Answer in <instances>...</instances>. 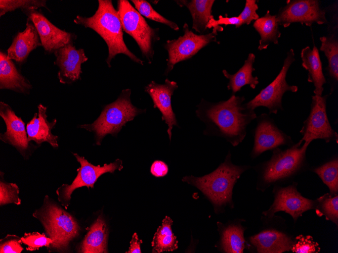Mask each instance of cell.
Wrapping results in <instances>:
<instances>
[{"instance_id": "1", "label": "cell", "mask_w": 338, "mask_h": 253, "mask_svg": "<svg viewBox=\"0 0 338 253\" xmlns=\"http://www.w3.org/2000/svg\"><path fill=\"white\" fill-rule=\"evenodd\" d=\"M243 96L232 95L226 100L208 102L202 98L197 106L196 116L205 125L203 134L221 137L233 146L244 139L248 125L257 116L243 104Z\"/></svg>"}, {"instance_id": "2", "label": "cell", "mask_w": 338, "mask_h": 253, "mask_svg": "<svg viewBox=\"0 0 338 253\" xmlns=\"http://www.w3.org/2000/svg\"><path fill=\"white\" fill-rule=\"evenodd\" d=\"M309 143L299 142L285 149L277 147L270 158L255 167L257 173V189L262 192L271 186L291 181L309 169L306 152Z\"/></svg>"}, {"instance_id": "3", "label": "cell", "mask_w": 338, "mask_h": 253, "mask_svg": "<svg viewBox=\"0 0 338 253\" xmlns=\"http://www.w3.org/2000/svg\"><path fill=\"white\" fill-rule=\"evenodd\" d=\"M250 167L249 165L234 164L229 151L224 161L210 173L201 177L186 176L182 181L199 189L212 202L218 214L223 212L227 207L234 208V186L241 175Z\"/></svg>"}, {"instance_id": "4", "label": "cell", "mask_w": 338, "mask_h": 253, "mask_svg": "<svg viewBox=\"0 0 338 253\" xmlns=\"http://www.w3.org/2000/svg\"><path fill=\"white\" fill-rule=\"evenodd\" d=\"M98 3V8L92 16L86 17L77 15L73 20L74 23L92 29L103 39L108 49L106 60L108 67H111L112 59L120 54L143 65V61L131 52L124 41L121 22L112 1L99 0Z\"/></svg>"}, {"instance_id": "5", "label": "cell", "mask_w": 338, "mask_h": 253, "mask_svg": "<svg viewBox=\"0 0 338 253\" xmlns=\"http://www.w3.org/2000/svg\"><path fill=\"white\" fill-rule=\"evenodd\" d=\"M131 93L130 89L123 90L115 101L105 106L93 123L79 126L80 128L95 133L97 144L100 145L103 138L108 134L116 135L128 122L145 111L133 105Z\"/></svg>"}, {"instance_id": "6", "label": "cell", "mask_w": 338, "mask_h": 253, "mask_svg": "<svg viewBox=\"0 0 338 253\" xmlns=\"http://www.w3.org/2000/svg\"><path fill=\"white\" fill-rule=\"evenodd\" d=\"M46 197L43 206L35 211L33 216L39 219L47 234L53 240L51 247L63 251L78 235L80 227L71 215Z\"/></svg>"}, {"instance_id": "7", "label": "cell", "mask_w": 338, "mask_h": 253, "mask_svg": "<svg viewBox=\"0 0 338 253\" xmlns=\"http://www.w3.org/2000/svg\"><path fill=\"white\" fill-rule=\"evenodd\" d=\"M263 228L249 237L246 248L258 253H283L291 251L294 237L288 230L286 221L274 215L262 216Z\"/></svg>"}, {"instance_id": "8", "label": "cell", "mask_w": 338, "mask_h": 253, "mask_svg": "<svg viewBox=\"0 0 338 253\" xmlns=\"http://www.w3.org/2000/svg\"><path fill=\"white\" fill-rule=\"evenodd\" d=\"M117 12L123 31L135 39L142 56L151 64L154 54V44L160 39L159 29L150 27L127 0L117 1Z\"/></svg>"}, {"instance_id": "9", "label": "cell", "mask_w": 338, "mask_h": 253, "mask_svg": "<svg viewBox=\"0 0 338 253\" xmlns=\"http://www.w3.org/2000/svg\"><path fill=\"white\" fill-rule=\"evenodd\" d=\"M294 50L291 48L287 53L282 67L279 73L265 88L251 100L245 103L246 107L252 110L259 107H264L269 110V114H276L279 111H283L282 97L285 92H295L298 90L296 85H291L286 80L287 72L295 61Z\"/></svg>"}, {"instance_id": "10", "label": "cell", "mask_w": 338, "mask_h": 253, "mask_svg": "<svg viewBox=\"0 0 338 253\" xmlns=\"http://www.w3.org/2000/svg\"><path fill=\"white\" fill-rule=\"evenodd\" d=\"M328 95L312 96L310 111L303 122L300 133L302 138L299 141L310 144L316 139H322L325 142L335 141L338 143V134L332 128L327 114L326 105Z\"/></svg>"}, {"instance_id": "11", "label": "cell", "mask_w": 338, "mask_h": 253, "mask_svg": "<svg viewBox=\"0 0 338 253\" xmlns=\"http://www.w3.org/2000/svg\"><path fill=\"white\" fill-rule=\"evenodd\" d=\"M298 185L297 182L293 181L286 186L274 185L273 201L268 210L262 212L263 216L271 217L277 212H284L291 216L295 223L305 212L315 210L316 199H311L303 196L298 190Z\"/></svg>"}, {"instance_id": "12", "label": "cell", "mask_w": 338, "mask_h": 253, "mask_svg": "<svg viewBox=\"0 0 338 253\" xmlns=\"http://www.w3.org/2000/svg\"><path fill=\"white\" fill-rule=\"evenodd\" d=\"M184 35L177 39L167 40L164 46L168 52L167 68L164 75H167L179 62L191 58L201 48L212 42H217V34L213 31L206 34H196L184 23Z\"/></svg>"}, {"instance_id": "13", "label": "cell", "mask_w": 338, "mask_h": 253, "mask_svg": "<svg viewBox=\"0 0 338 253\" xmlns=\"http://www.w3.org/2000/svg\"><path fill=\"white\" fill-rule=\"evenodd\" d=\"M73 155L80 165L77 170V175L70 185L63 184L56 191L58 200L66 209L71 199V195L75 189L83 186L93 188L94 184L102 174L112 173L116 170L120 171L123 168L122 161L120 159H117L109 164H105L103 166H94L84 157L77 154H73Z\"/></svg>"}, {"instance_id": "14", "label": "cell", "mask_w": 338, "mask_h": 253, "mask_svg": "<svg viewBox=\"0 0 338 253\" xmlns=\"http://www.w3.org/2000/svg\"><path fill=\"white\" fill-rule=\"evenodd\" d=\"M276 18L279 25L284 28L293 23L307 26L314 23L319 25L327 23L325 11L321 8L320 1L317 0L287 1L286 6L279 10Z\"/></svg>"}, {"instance_id": "15", "label": "cell", "mask_w": 338, "mask_h": 253, "mask_svg": "<svg viewBox=\"0 0 338 253\" xmlns=\"http://www.w3.org/2000/svg\"><path fill=\"white\" fill-rule=\"evenodd\" d=\"M256 119L257 125L254 131V145L250 154L252 159L281 145L290 147L294 144L291 137L280 129L268 114H262Z\"/></svg>"}, {"instance_id": "16", "label": "cell", "mask_w": 338, "mask_h": 253, "mask_svg": "<svg viewBox=\"0 0 338 253\" xmlns=\"http://www.w3.org/2000/svg\"><path fill=\"white\" fill-rule=\"evenodd\" d=\"M33 23L39 35L41 46L49 53L72 43L76 36L59 29L52 24L41 13L36 10L23 11Z\"/></svg>"}, {"instance_id": "17", "label": "cell", "mask_w": 338, "mask_h": 253, "mask_svg": "<svg viewBox=\"0 0 338 253\" xmlns=\"http://www.w3.org/2000/svg\"><path fill=\"white\" fill-rule=\"evenodd\" d=\"M54 54L56 57L54 64L59 68L58 77L61 83L69 84L80 79L81 64L88 59L83 49H76L72 42Z\"/></svg>"}, {"instance_id": "18", "label": "cell", "mask_w": 338, "mask_h": 253, "mask_svg": "<svg viewBox=\"0 0 338 253\" xmlns=\"http://www.w3.org/2000/svg\"><path fill=\"white\" fill-rule=\"evenodd\" d=\"M178 87L177 83L166 79L164 84H158L152 81L145 87V91L150 96L154 108L160 112L162 120L167 125V132L171 140L172 131L174 126L179 127L175 114L172 109L171 97Z\"/></svg>"}, {"instance_id": "19", "label": "cell", "mask_w": 338, "mask_h": 253, "mask_svg": "<svg viewBox=\"0 0 338 253\" xmlns=\"http://www.w3.org/2000/svg\"><path fill=\"white\" fill-rule=\"evenodd\" d=\"M0 116L6 125V131L0 135L3 142L16 147L21 153L28 147V136L25 123L18 117L11 107L4 102L0 103Z\"/></svg>"}, {"instance_id": "20", "label": "cell", "mask_w": 338, "mask_h": 253, "mask_svg": "<svg viewBox=\"0 0 338 253\" xmlns=\"http://www.w3.org/2000/svg\"><path fill=\"white\" fill-rule=\"evenodd\" d=\"M41 46L37 30L33 23L27 19L25 29L18 32L7 49V57L18 64L24 63L30 53Z\"/></svg>"}, {"instance_id": "21", "label": "cell", "mask_w": 338, "mask_h": 253, "mask_svg": "<svg viewBox=\"0 0 338 253\" xmlns=\"http://www.w3.org/2000/svg\"><path fill=\"white\" fill-rule=\"evenodd\" d=\"M47 107L41 104L38 106V114L35 113L26 125L28 141H34L37 144L48 142L53 147L58 146V136L52 133V129L56 124L57 120L52 122L47 120Z\"/></svg>"}, {"instance_id": "22", "label": "cell", "mask_w": 338, "mask_h": 253, "mask_svg": "<svg viewBox=\"0 0 338 253\" xmlns=\"http://www.w3.org/2000/svg\"><path fill=\"white\" fill-rule=\"evenodd\" d=\"M241 219L229 221L226 224L217 223L220 239L218 247L223 252L243 253L246 248L244 236L246 228L241 224Z\"/></svg>"}, {"instance_id": "23", "label": "cell", "mask_w": 338, "mask_h": 253, "mask_svg": "<svg viewBox=\"0 0 338 253\" xmlns=\"http://www.w3.org/2000/svg\"><path fill=\"white\" fill-rule=\"evenodd\" d=\"M32 88L29 81L17 69L7 54L0 52V89H7L22 93H28Z\"/></svg>"}, {"instance_id": "24", "label": "cell", "mask_w": 338, "mask_h": 253, "mask_svg": "<svg viewBox=\"0 0 338 253\" xmlns=\"http://www.w3.org/2000/svg\"><path fill=\"white\" fill-rule=\"evenodd\" d=\"M302 66L308 72V81L313 84L314 95L322 96L326 80L323 72L319 50L315 45L312 49L307 46L301 53Z\"/></svg>"}, {"instance_id": "25", "label": "cell", "mask_w": 338, "mask_h": 253, "mask_svg": "<svg viewBox=\"0 0 338 253\" xmlns=\"http://www.w3.org/2000/svg\"><path fill=\"white\" fill-rule=\"evenodd\" d=\"M107 237L106 223L100 216L90 227L81 243L78 251L84 253L107 252Z\"/></svg>"}, {"instance_id": "26", "label": "cell", "mask_w": 338, "mask_h": 253, "mask_svg": "<svg viewBox=\"0 0 338 253\" xmlns=\"http://www.w3.org/2000/svg\"><path fill=\"white\" fill-rule=\"evenodd\" d=\"M180 7H186L192 18V29L199 33L206 30V25L210 19L214 18L212 15L214 0H180L175 1Z\"/></svg>"}, {"instance_id": "27", "label": "cell", "mask_w": 338, "mask_h": 253, "mask_svg": "<svg viewBox=\"0 0 338 253\" xmlns=\"http://www.w3.org/2000/svg\"><path fill=\"white\" fill-rule=\"evenodd\" d=\"M255 54L250 53L245 61L243 65L234 74H231L226 70L222 71L224 76L229 80L227 88L231 90L232 94L239 91L241 88L246 85L255 89L259 81L257 76H252L255 71L253 64L255 61Z\"/></svg>"}, {"instance_id": "28", "label": "cell", "mask_w": 338, "mask_h": 253, "mask_svg": "<svg viewBox=\"0 0 338 253\" xmlns=\"http://www.w3.org/2000/svg\"><path fill=\"white\" fill-rule=\"evenodd\" d=\"M279 26L276 15H271L269 10L254 22L253 27L261 37L258 47L259 50L267 49L271 43H278L281 35Z\"/></svg>"}, {"instance_id": "29", "label": "cell", "mask_w": 338, "mask_h": 253, "mask_svg": "<svg viewBox=\"0 0 338 253\" xmlns=\"http://www.w3.org/2000/svg\"><path fill=\"white\" fill-rule=\"evenodd\" d=\"M321 44L320 50L324 52L328 61L326 68L330 85V92L338 82V39L335 33L320 37Z\"/></svg>"}, {"instance_id": "30", "label": "cell", "mask_w": 338, "mask_h": 253, "mask_svg": "<svg viewBox=\"0 0 338 253\" xmlns=\"http://www.w3.org/2000/svg\"><path fill=\"white\" fill-rule=\"evenodd\" d=\"M173 221L166 216L157 229L152 241V252L172 251L178 248V241L172 230Z\"/></svg>"}, {"instance_id": "31", "label": "cell", "mask_w": 338, "mask_h": 253, "mask_svg": "<svg viewBox=\"0 0 338 253\" xmlns=\"http://www.w3.org/2000/svg\"><path fill=\"white\" fill-rule=\"evenodd\" d=\"M315 173L329 189L332 195H338V157L333 155L325 162L309 168Z\"/></svg>"}, {"instance_id": "32", "label": "cell", "mask_w": 338, "mask_h": 253, "mask_svg": "<svg viewBox=\"0 0 338 253\" xmlns=\"http://www.w3.org/2000/svg\"><path fill=\"white\" fill-rule=\"evenodd\" d=\"M316 212L318 216H323L338 226V195L326 193L316 199Z\"/></svg>"}, {"instance_id": "33", "label": "cell", "mask_w": 338, "mask_h": 253, "mask_svg": "<svg viewBox=\"0 0 338 253\" xmlns=\"http://www.w3.org/2000/svg\"><path fill=\"white\" fill-rule=\"evenodd\" d=\"M136 10L143 17L149 19L166 25L172 29L179 30L178 25L165 18L156 11L149 2L145 0H132Z\"/></svg>"}, {"instance_id": "34", "label": "cell", "mask_w": 338, "mask_h": 253, "mask_svg": "<svg viewBox=\"0 0 338 253\" xmlns=\"http://www.w3.org/2000/svg\"><path fill=\"white\" fill-rule=\"evenodd\" d=\"M44 7L49 10L46 1L44 0H1L0 16L8 12L21 9L23 11L37 10Z\"/></svg>"}, {"instance_id": "35", "label": "cell", "mask_w": 338, "mask_h": 253, "mask_svg": "<svg viewBox=\"0 0 338 253\" xmlns=\"http://www.w3.org/2000/svg\"><path fill=\"white\" fill-rule=\"evenodd\" d=\"M320 247L310 235H299L294 237V242L291 249L293 253H318Z\"/></svg>"}, {"instance_id": "36", "label": "cell", "mask_w": 338, "mask_h": 253, "mask_svg": "<svg viewBox=\"0 0 338 253\" xmlns=\"http://www.w3.org/2000/svg\"><path fill=\"white\" fill-rule=\"evenodd\" d=\"M22 243L27 245L28 250H35L43 246L49 247L53 243V240L47 237L44 233L37 232L26 233L21 238Z\"/></svg>"}, {"instance_id": "37", "label": "cell", "mask_w": 338, "mask_h": 253, "mask_svg": "<svg viewBox=\"0 0 338 253\" xmlns=\"http://www.w3.org/2000/svg\"><path fill=\"white\" fill-rule=\"evenodd\" d=\"M18 186L13 183H6L2 180L0 182V204L1 206L10 203L16 205L21 204L19 197Z\"/></svg>"}, {"instance_id": "38", "label": "cell", "mask_w": 338, "mask_h": 253, "mask_svg": "<svg viewBox=\"0 0 338 253\" xmlns=\"http://www.w3.org/2000/svg\"><path fill=\"white\" fill-rule=\"evenodd\" d=\"M222 25L226 26L228 25H235L236 28H238L242 25L241 21L238 16L228 17L227 14H226L225 17L220 15L218 20L215 19L214 18L210 19L206 25V28L210 29L213 28L212 31L217 34L218 32L223 30V28L220 26Z\"/></svg>"}, {"instance_id": "39", "label": "cell", "mask_w": 338, "mask_h": 253, "mask_svg": "<svg viewBox=\"0 0 338 253\" xmlns=\"http://www.w3.org/2000/svg\"><path fill=\"white\" fill-rule=\"evenodd\" d=\"M21 238L16 235H7L1 240V253H20L23 248L21 243Z\"/></svg>"}, {"instance_id": "40", "label": "cell", "mask_w": 338, "mask_h": 253, "mask_svg": "<svg viewBox=\"0 0 338 253\" xmlns=\"http://www.w3.org/2000/svg\"><path fill=\"white\" fill-rule=\"evenodd\" d=\"M258 8L259 7L256 0H246L245 1L243 11L238 16L242 25H249L252 21H256L260 18L257 13Z\"/></svg>"}, {"instance_id": "41", "label": "cell", "mask_w": 338, "mask_h": 253, "mask_svg": "<svg viewBox=\"0 0 338 253\" xmlns=\"http://www.w3.org/2000/svg\"><path fill=\"white\" fill-rule=\"evenodd\" d=\"M168 167L165 163L162 161H155L151 165L150 172L156 177L165 176L168 173Z\"/></svg>"}, {"instance_id": "42", "label": "cell", "mask_w": 338, "mask_h": 253, "mask_svg": "<svg viewBox=\"0 0 338 253\" xmlns=\"http://www.w3.org/2000/svg\"><path fill=\"white\" fill-rule=\"evenodd\" d=\"M142 243V240L138 238L137 234L135 233L132 236V240L130 242L131 245L130 248L126 252L134 253V252H141L140 249V244Z\"/></svg>"}]
</instances>
